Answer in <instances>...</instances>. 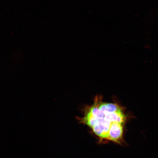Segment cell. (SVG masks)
I'll list each match as a JSON object with an SVG mask.
<instances>
[{"mask_svg":"<svg viewBox=\"0 0 158 158\" xmlns=\"http://www.w3.org/2000/svg\"><path fill=\"white\" fill-rule=\"evenodd\" d=\"M123 133L122 124L113 122L109 131L108 140L121 144L123 142Z\"/></svg>","mask_w":158,"mask_h":158,"instance_id":"1","label":"cell"}]
</instances>
